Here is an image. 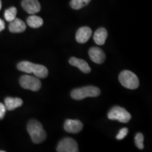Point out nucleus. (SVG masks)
<instances>
[{"instance_id":"f257e3e1","label":"nucleus","mask_w":152,"mask_h":152,"mask_svg":"<svg viewBox=\"0 0 152 152\" xmlns=\"http://www.w3.org/2000/svg\"><path fill=\"white\" fill-rule=\"evenodd\" d=\"M19 71L27 73H33L37 77L45 78L48 75V70L45 66L29 61H21L17 65Z\"/></svg>"},{"instance_id":"f03ea898","label":"nucleus","mask_w":152,"mask_h":152,"mask_svg":"<svg viewBox=\"0 0 152 152\" xmlns=\"http://www.w3.org/2000/svg\"><path fill=\"white\" fill-rule=\"evenodd\" d=\"M27 130L34 143H41L46 140V132L41 123L36 120H31L29 121L27 125Z\"/></svg>"},{"instance_id":"7ed1b4c3","label":"nucleus","mask_w":152,"mask_h":152,"mask_svg":"<svg viewBox=\"0 0 152 152\" xmlns=\"http://www.w3.org/2000/svg\"><path fill=\"white\" fill-rule=\"evenodd\" d=\"M100 90L94 86H86L75 89L72 91V98L76 100H81L87 97H96L100 94Z\"/></svg>"},{"instance_id":"20e7f679","label":"nucleus","mask_w":152,"mask_h":152,"mask_svg":"<svg viewBox=\"0 0 152 152\" xmlns=\"http://www.w3.org/2000/svg\"><path fill=\"white\" fill-rule=\"evenodd\" d=\"M119 81L123 87L130 90H135L140 85L139 79L135 74L130 71H123L119 75Z\"/></svg>"},{"instance_id":"39448f33","label":"nucleus","mask_w":152,"mask_h":152,"mask_svg":"<svg viewBox=\"0 0 152 152\" xmlns=\"http://www.w3.org/2000/svg\"><path fill=\"white\" fill-rule=\"evenodd\" d=\"M108 118L126 123L130 120L131 115L124 108L121 106H115L109 111L108 113Z\"/></svg>"},{"instance_id":"423d86ee","label":"nucleus","mask_w":152,"mask_h":152,"mask_svg":"<svg viewBox=\"0 0 152 152\" xmlns=\"http://www.w3.org/2000/svg\"><path fill=\"white\" fill-rule=\"evenodd\" d=\"M19 83L23 88L35 92L39 90L42 86L41 82L38 77L28 75L21 76Z\"/></svg>"},{"instance_id":"0eeeda50","label":"nucleus","mask_w":152,"mask_h":152,"mask_svg":"<svg viewBox=\"0 0 152 152\" xmlns=\"http://www.w3.org/2000/svg\"><path fill=\"white\" fill-rule=\"evenodd\" d=\"M56 151L58 152H77L78 146L75 140L67 137L62 140L59 142Z\"/></svg>"},{"instance_id":"6e6552de","label":"nucleus","mask_w":152,"mask_h":152,"mask_svg":"<svg viewBox=\"0 0 152 152\" xmlns=\"http://www.w3.org/2000/svg\"><path fill=\"white\" fill-rule=\"evenodd\" d=\"M21 5L24 10L30 14H35L41 9L40 4L37 0H23Z\"/></svg>"},{"instance_id":"1a4fd4ad","label":"nucleus","mask_w":152,"mask_h":152,"mask_svg":"<svg viewBox=\"0 0 152 152\" xmlns=\"http://www.w3.org/2000/svg\"><path fill=\"white\" fill-rule=\"evenodd\" d=\"M83 125L78 120L68 119L64 123V130L70 133H78L83 130Z\"/></svg>"},{"instance_id":"9d476101","label":"nucleus","mask_w":152,"mask_h":152,"mask_svg":"<svg viewBox=\"0 0 152 152\" xmlns=\"http://www.w3.org/2000/svg\"><path fill=\"white\" fill-rule=\"evenodd\" d=\"M89 56L93 62L98 64L104 63L106 58V55L103 50L98 47H92L89 50Z\"/></svg>"},{"instance_id":"9b49d317","label":"nucleus","mask_w":152,"mask_h":152,"mask_svg":"<svg viewBox=\"0 0 152 152\" xmlns=\"http://www.w3.org/2000/svg\"><path fill=\"white\" fill-rule=\"evenodd\" d=\"M92 35V30L89 27H82L77 30L75 35V39L79 43H85L89 40Z\"/></svg>"},{"instance_id":"f8f14e48","label":"nucleus","mask_w":152,"mask_h":152,"mask_svg":"<svg viewBox=\"0 0 152 152\" xmlns=\"http://www.w3.org/2000/svg\"><path fill=\"white\" fill-rule=\"evenodd\" d=\"M9 29L10 32L13 33H23L26 29V23L22 20L19 18H15L14 20H11L9 26Z\"/></svg>"},{"instance_id":"ddd939ff","label":"nucleus","mask_w":152,"mask_h":152,"mask_svg":"<svg viewBox=\"0 0 152 152\" xmlns=\"http://www.w3.org/2000/svg\"><path fill=\"white\" fill-rule=\"evenodd\" d=\"M69 63L73 66H75V67L78 68L84 73H90L91 68L89 66L88 64L84 60L75 58V57H72L69 59Z\"/></svg>"},{"instance_id":"4468645a","label":"nucleus","mask_w":152,"mask_h":152,"mask_svg":"<svg viewBox=\"0 0 152 152\" xmlns=\"http://www.w3.org/2000/svg\"><path fill=\"white\" fill-rule=\"evenodd\" d=\"M23 104V100L20 98L7 97L4 100V105L6 109L9 111H13L16 108L20 107Z\"/></svg>"},{"instance_id":"2eb2a0df","label":"nucleus","mask_w":152,"mask_h":152,"mask_svg":"<svg viewBox=\"0 0 152 152\" xmlns=\"http://www.w3.org/2000/svg\"><path fill=\"white\" fill-rule=\"evenodd\" d=\"M108 36L107 30L104 28H100L94 34V40L98 45H103Z\"/></svg>"},{"instance_id":"dca6fc26","label":"nucleus","mask_w":152,"mask_h":152,"mask_svg":"<svg viewBox=\"0 0 152 152\" xmlns=\"http://www.w3.org/2000/svg\"><path fill=\"white\" fill-rule=\"evenodd\" d=\"M27 23L30 28H37L43 25V20L37 16H30L27 18Z\"/></svg>"},{"instance_id":"f3484780","label":"nucleus","mask_w":152,"mask_h":152,"mask_svg":"<svg viewBox=\"0 0 152 152\" xmlns=\"http://www.w3.org/2000/svg\"><path fill=\"white\" fill-rule=\"evenodd\" d=\"M90 1L91 0H71L70 4L73 9L77 10V9H80L87 6Z\"/></svg>"},{"instance_id":"a211bd4d","label":"nucleus","mask_w":152,"mask_h":152,"mask_svg":"<svg viewBox=\"0 0 152 152\" xmlns=\"http://www.w3.org/2000/svg\"><path fill=\"white\" fill-rule=\"evenodd\" d=\"M17 14V9L16 7H11L5 11L4 18L7 21L11 22L16 18Z\"/></svg>"},{"instance_id":"6ab92c4d","label":"nucleus","mask_w":152,"mask_h":152,"mask_svg":"<svg viewBox=\"0 0 152 152\" xmlns=\"http://www.w3.org/2000/svg\"><path fill=\"white\" fill-rule=\"evenodd\" d=\"M134 142H135L136 147L138 149H144V136L142 133L139 132L136 134L135 137H134Z\"/></svg>"},{"instance_id":"aec40b11","label":"nucleus","mask_w":152,"mask_h":152,"mask_svg":"<svg viewBox=\"0 0 152 152\" xmlns=\"http://www.w3.org/2000/svg\"><path fill=\"white\" fill-rule=\"evenodd\" d=\"M128 133V128H124L121 129V130L119 131L118 134H117L116 139H117V140H123V139H124L125 137L127 136Z\"/></svg>"},{"instance_id":"412c9836","label":"nucleus","mask_w":152,"mask_h":152,"mask_svg":"<svg viewBox=\"0 0 152 152\" xmlns=\"http://www.w3.org/2000/svg\"><path fill=\"white\" fill-rule=\"evenodd\" d=\"M6 111H7V109L4 104L0 103V120H2L4 118Z\"/></svg>"},{"instance_id":"4be33fe9","label":"nucleus","mask_w":152,"mask_h":152,"mask_svg":"<svg viewBox=\"0 0 152 152\" xmlns=\"http://www.w3.org/2000/svg\"><path fill=\"white\" fill-rule=\"evenodd\" d=\"M4 28H5L4 22L3 20H1V19L0 18V32L2 31V30L4 29Z\"/></svg>"},{"instance_id":"5701e85b","label":"nucleus","mask_w":152,"mask_h":152,"mask_svg":"<svg viewBox=\"0 0 152 152\" xmlns=\"http://www.w3.org/2000/svg\"><path fill=\"white\" fill-rule=\"evenodd\" d=\"M1 9V1L0 0V9Z\"/></svg>"}]
</instances>
